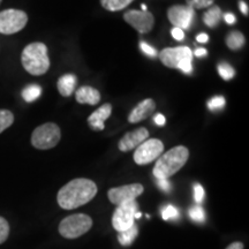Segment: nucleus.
<instances>
[{
	"mask_svg": "<svg viewBox=\"0 0 249 249\" xmlns=\"http://www.w3.org/2000/svg\"><path fill=\"white\" fill-rule=\"evenodd\" d=\"M97 185L92 180L85 178L74 179L58 192V204L65 210L76 209L91 201L97 194Z\"/></svg>",
	"mask_w": 249,
	"mask_h": 249,
	"instance_id": "f257e3e1",
	"label": "nucleus"
},
{
	"mask_svg": "<svg viewBox=\"0 0 249 249\" xmlns=\"http://www.w3.org/2000/svg\"><path fill=\"white\" fill-rule=\"evenodd\" d=\"M189 157V150L183 145H178L165 152L156 161L154 177L156 179H169L179 172Z\"/></svg>",
	"mask_w": 249,
	"mask_h": 249,
	"instance_id": "f03ea898",
	"label": "nucleus"
},
{
	"mask_svg": "<svg viewBox=\"0 0 249 249\" xmlns=\"http://www.w3.org/2000/svg\"><path fill=\"white\" fill-rule=\"evenodd\" d=\"M21 64L31 75H44L50 68L48 46L40 42L28 44L21 54Z\"/></svg>",
	"mask_w": 249,
	"mask_h": 249,
	"instance_id": "7ed1b4c3",
	"label": "nucleus"
},
{
	"mask_svg": "<svg viewBox=\"0 0 249 249\" xmlns=\"http://www.w3.org/2000/svg\"><path fill=\"white\" fill-rule=\"evenodd\" d=\"M160 59L166 67L179 70L185 74H191L193 71V52L188 46L164 49L160 53Z\"/></svg>",
	"mask_w": 249,
	"mask_h": 249,
	"instance_id": "20e7f679",
	"label": "nucleus"
},
{
	"mask_svg": "<svg viewBox=\"0 0 249 249\" xmlns=\"http://www.w3.org/2000/svg\"><path fill=\"white\" fill-rule=\"evenodd\" d=\"M92 219L86 213H74L61 220L59 233L66 239H76L91 229Z\"/></svg>",
	"mask_w": 249,
	"mask_h": 249,
	"instance_id": "39448f33",
	"label": "nucleus"
},
{
	"mask_svg": "<svg viewBox=\"0 0 249 249\" xmlns=\"http://www.w3.org/2000/svg\"><path fill=\"white\" fill-rule=\"evenodd\" d=\"M61 130L58 124L48 123L40 124L31 134V144L39 150H49L60 142Z\"/></svg>",
	"mask_w": 249,
	"mask_h": 249,
	"instance_id": "423d86ee",
	"label": "nucleus"
},
{
	"mask_svg": "<svg viewBox=\"0 0 249 249\" xmlns=\"http://www.w3.org/2000/svg\"><path fill=\"white\" fill-rule=\"evenodd\" d=\"M28 22L26 12L20 9H5L0 12V34L13 35L21 31Z\"/></svg>",
	"mask_w": 249,
	"mask_h": 249,
	"instance_id": "0eeeda50",
	"label": "nucleus"
},
{
	"mask_svg": "<svg viewBox=\"0 0 249 249\" xmlns=\"http://www.w3.org/2000/svg\"><path fill=\"white\" fill-rule=\"evenodd\" d=\"M136 211H139V205L136 201L126 202V203L117 205L113 216H112V225H113L114 230L121 232L132 227L135 224L134 214Z\"/></svg>",
	"mask_w": 249,
	"mask_h": 249,
	"instance_id": "6e6552de",
	"label": "nucleus"
},
{
	"mask_svg": "<svg viewBox=\"0 0 249 249\" xmlns=\"http://www.w3.org/2000/svg\"><path fill=\"white\" fill-rule=\"evenodd\" d=\"M164 151V144L160 140H145L134 152V161L138 165H147L160 158Z\"/></svg>",
	"mask_w": 249,
	"mask_h": 249,
	"instance_id": "1a4fd4ad",
	"label": "nucleus"
},
{
	"mask_svg": "<svg viewBox=\"0 0 249 249\" xmlns=\"http://www.w3.org/2000/svg\"><path fill=\"white\" fill-rule=\"evenodd\" d=\"M143 192H144V188L141 183H130V185L111 188L107 193V196L111 203L120 205L126 202L135 201V198L141 195Z\"/></svg>",
	"mask_w": 249,
	"mask_h": 249,
	"instance_id": "9d476101",
	"label": "nucleus"
},
{
	"mask_svg": "<svg viewBox=\"0 0 249 249\" xmlns=\"http://www.w3.org/2000/svg\"><path fill=\"white\" fill-rule=\"evenodd\" d=\"M195 18V11L187 5H173L167 9V18L174 27L189 29Z\"/></svg>",
	"mask_w": 249,
	"mask_h": 249,
	"instance_id": "9b49d317",
	"label": "nucleus"
},
{
	"mask_svg": "<svg viewBox=\"0 0 249 249\" xmlns=\"http://www.w3.org/2000/svg\"><path fill=\"white\" fill-rule=\"evenodd\" d=\"M124 20L133 27L134 29L138 30L140 34H148L152 30L155 24L154 15L149 12L136 11V9H130L124 14Z\"/></svg>",
	"mask_w": 249,
	"mask_h": 249,
	"instance_id": "f8f14e48",
	"label": "nucleus"
},
{
	"mask_svg": "<svg viewBox=\"0 0 249 249\" xmlns=\"http://www.w3.org/2000/svg\"><path fill=\"white\" fill-rule=\"evenodd\" d=\"M149 138V132L144 127H140L138 129H134L132 132L126 133L121 138V140L118 143L119 150L123 152H127L133 150V149L138 148L140 144H142L145 140Z\"/></svg>",
	"mask_w": 249,
	"mask_h": 249,
	"instance_id": "ddd939ff",
	"label": "nucleus"
},
{
	"mask_svg": "<svg viewBox=\"0 0 249 249\" xmlns=\"http://www.w3.org/2000/svg\"><path fill=\"white\" fill-rule=\"evenodd\" d=\"M156 104L151 98H147L144 101L140 102L128 116V121L130 124H138L145 120L148 117H150L152 112L155 111Z\"/></svg>",
	"mask_w": 249,
	"mask_h": 249,
	"instance_id": "4468645a",
	"label": "nucleus"
},
{
	"mask_svg": "<svg viewBox=\"0 0 249 249\" xmlns=\"http://www.w3.org/2000/svg\"><path fill=\"white\" fill-rule=\"evenodd\" d=\"M112 113V105L104 104L102 105L98 110H96L93 113L90 114L88 118V124L91 126L92 129L95 130H103L104 129V123L110 118Z\"/></svg>",
	"mask_w": 249,
	"mask_h": 249,
	"instance_id": "2eb2a0df",
	"label": "nucleus"
},
{
	"mask_svg": "<svg viewBox=\"0 0 249 249\" xmlns=\"http://www.w3.org/2000/svg\"><path fill=\"white\" fill-rule=\"evenodd\" d=\"M75 99L80 104L97 105L101 101V93L92 87H81L76 90Z\"/></svg>",
	"mask_w": 249,
	"mask_h": 249,
	"instance_id": "dca6fc26",
	"label": "nucleus"
},
{
	"mask_svg": "<svg viewBox=\"0 0 249 249\" xmlns=\"http://www.w3.org/2000/svg\"><path fill=\"white\" fill-rule=\"evenodd\" d=\"M76 86V76L73 74H65L61 77H59L57 82L58 91L64 97H70L74 92Z\"/></svg>",
	"mask_w": 249,
	"mask_h": 249,
	"instance_id": "f3484780",
	"label": "nucleus"
},
{
	"mask_svg": "<svg viewBox=\"0 0 249 249\" xmlns=\"http://www.w3.org/2000/svg\"><path fill=\"white\" fill-rule=\"evenodd\" d=\"M222 9L218 6H211L203 14V22L211 29H213L219 24L220 20H222Z\"/></svg>",
	"mask_w": 249,
	"mask_h": 249,
	"instance_id": "a211bd4d",
	"label": "nucleus"
},
{
	"mask_svg": "<svg viewBox=\"0 0 249 249\" xmlns=\"http://www.w3.org/2000/svg\"><path fill=\"white\" fill-rule=\"evenodd\" d=\"M139 233V227L136 224H134L132 227H129L126 231L118 232V241L121 246H130L136 239Z\"/></svg>",
	"mask_w": 249,
	"mask_h": 249,
	"instance_id": "6ab92c4d",
	"label": "nucleus"
},
{
	"mask_svg": "<svg viewBox=\"0 0 249 249\" xmlns=\"http://www.w3.org/2000/svg\"><path fill=\"white\" fill-rule=\"evenodd\" d=\"M245 42L246 39L244 34H241L240 31H231L229 34V36L226 37L227 48L232 50V51L240 50L245 45Z\"/></svg>",
	"mask_w": 249,
	"mask_h": 249,
	"instance_id": "aec40b11",
	"label": "nucleus"
},
{
	"mask_svg": "<svg viewBox=\"0 0 249 249\" xmlns=\"http://www.w3.org/2000/svg\"><path fill=\"white\" fill-rule=\"evenodd\" d=\"M134 0H101L103 8L110 12H118L126 8L127 6L132 4Z\"/></svg>",
	"mask_w": 249,
	"mask_h": 249,
	"instance_id": "412c9836",
	"label": "nucleus"
},
{
	"mask_svg": "<svg viewBox=\"0 0 249 249\" xmlns=\"http://www.w3.org/2000/svg\"><path fill=\"white\" fill-rule=\"evenodd\" d=\"M42 95V88L37 85H30L26 87L22 91V97L27 103L36 101Z\"/></svg>",
	"mask_w": 249,
	"mask_h": 249,
	"instance_id": "4be33fe9",
	"label": "nucleus"
},
{
	"mask_svg": "<svg viewBox=\"0 0 249 249\" xmlns=\"http://www.w3.org/2000/svg\"><path fill=\"white\" fill-rule=\"evenodd\" d=\"M14 123V116L9 110H0V134L12 126Z\"/></svg>",
	"mask_w": 249,
	"mask_h": 249,
	"instance_id": "5701e85b",
	"label": "nucleus"
},
{
	"mask_svg": "<svg viewBox=\"0 0 249 249\" xmlns=\"http://www.w3.org/2000/svg\"><path fill=\"white\" fill-rule=\"evenodd\" d=\"M218 73H219V75L225 81L232 80L235 75L234 68H233L230 64H227V62H220V64L218 65Z\"/></svg>",
	"mask_w": 249,
	"mask_h": 249,
	"instance_id": "b1692460",
	"label": "nucleus"
},
{
	"mask_svg": "<svg viewBox=\"0 0 249 249\" xmlns=\"http://www.w3.org/2000/svg\"><path fill=\"white\" fill-rule=\"evenodd\" d=\"M188 214L189 217L192 218L193 222H196V223H203L205 220V213H204V209L200 205H194V207H192L191 209L188 211Z\"/></svg>",
	"mask_w": 249,
	"mask_h": 249,
	"instance_id": "393cba45",
	"label": "nucleus"
},
{
	"mask_svg": "<svg viewBox=\"0 0 249 249\" xmlns=\"http://www.w3.org/2000/svg\"><path fill=\"white\" fill-rule=\"evenodd\" d=\"M161 217L164 220H174L179 218V211L174 205H165L161 210Z\"/></svg>",
	"mask_w": 249,
	"mask_h": 249,
	"instance_id": "a878e982",
	"label": "nucleus"
},
{
	"mask_svg": "<svg viewBox=\"0 0 249 249\" xmlns=\"http://www.w3.org/2000/svg\"><path fill=\"white\" fill-rule=\"evenodd\" d=\"M225 104H226V101L223 96H214V97L211 98L210 101L207 103L208 108H209L210 111L222 110V108L225 107Z\"/></svg>",
	"mask_w": 249,
	"mask_h": 249,
	"instance_id": "bb28decb",
	"label": "nucleus"
},
{
	"mask_svg": "<svg viewBox=\"0 0 249 249\" xmlns=\"http://www.w3.org/2000/svg\"><path fill=\"white\" fill-rule=\"evenodd\" d=\"M214 0H186L188 7L195 9H202L211 7L213 5Z\"/></svg>",
	"mask_w": 249,
	"mask_h": 249,
	"instance_id": "cd10ccee",
	"label": "nucleus"
},
{
	"mask_svg": "<svg viewBox=\"0 0 249 249\" xmlns=\"http://www.w3.org/2000/svg\"><path fill=\"white\" fill-rule=\"evenodd\" d=\"M9 235V224L5 218L0 217V245L7 240Z\"/></svg>",
	"mask_w": 249,
	"mask_h": 249,
	"instance_id": "c85d7f7f",
	"label": "nucleus"
},
{
	"mask_svg": "<svg viewBox=\"0 0 249 249\" xmlns=\"http://www.w3.org/2000/svg\"><path fill=\"white\" fill-rule=\"evenodd\" d=\"M140 49H141V51L143 52V53L147 54L148 57L156 58L158 55V52L156 51V49L152 48L151 45H149L148 43H145V42L140 43Z\"/></svg>",
	"mask_w": 249,
	"mask_h": 249,
	"instance_id": "c756f323",
	"label": "nucleus"
},
{
	"mask_svg": "<svg viewBox=\"0 0 249 249\" xmlns=\"http://www.w3.org/2000/svg\"><path fill=\"white\" fill-rule=\"evenodd\" d=\"M204 189L200 183H195L194 185V200L197 204H200L204 200Z\"/></svg>",
	"mask_w": 249,
	"mask_h": 249,
	"instance_id": "7c9ffc66",
	"label": "nucleus"
},
{
	"mask_svg": "<svg viewBox=\"0 0 249 249\" xmlns=\"http://www.w3.org/2000/svg\"><path fill=\"white\" fill-rule=\"evenodd\" d=\"M157 185L161 189V191L165 193H169L171 191V188H172L169 179H157Z\"/></svg>",
	"mask_w": 249,
	"mask_h": 249,
	"instance_id": "2f4dec72",
	"label": "nucleus"
},
{
	"mask_svg": "<svg viewBox=\"0 0 249 249\" xmlns=\"http://www.w3.org/2000/svg\"><path fill=\"white\" fill-rule=\"evenodd\" d=\"M171 34H172V37L177 40H182L185 38V34H183V30L180 29V28L174 27L172 30H171Z\"/></svg>",
	"mask_w": 249,
	"mask_h": 249,
	"instance_id": "473e14b6",
	"label": "nucleus"
},
{
	"mask_svg": "<svg viewBox=\"0 0 249 249\" xmlns=\"http://www.w3.org/2000/svg\"><path fill=\"white\" fill-rule=\"evenodd\" d=\"M154 121L156 124H158V126H164L165 123H166V119H165V117L163 116V114L158 113L154 117Z\"/></svg>",
	"mask_w": 249,
	"mask_h": 249,
	"instance_id": "72a5a7b5",
	"label": "nucleus"
},
{
	"mask_svg": "<svg viewBox=\"0 0 249 249\" xmlns=\"http://www.w3.org/2000/svg\"><path fill=\"white\" fill-rule=\"evenodd\" d=\"M224 20H225V22L229 23V24H234L236 22L235 15H233L232 13L224 14Z\"/></svg>",
	"mask_w": 249,
	"mask_h": 249,
	"instance_id": "f704fd0d",
	"label": "nucleus"
},
{
	"mask_svg": "<svg viewBox=\"0 0 249 249\" xmlns=\"http://www.w3.org/2000/svg\"><path fill=\"white\" fill-rule=\"evenodd\" d=\"M244 248H245V246L240 241L233 242V244H231V245L227 246V247H226V249H244Z\"/></svg>",
	"mask_w": 249,
	"mask_h": 249,
	"instance_id": "c9c22d12",
	"label": "nucleus"
},
{
	"mask_svg": "<svg viewBox=\"0 0 249 249\" xmlns=\"http://www.w3.org/2000/svg\"><path fill=\"white\" fill-rule=\"evenodd\" d=\"M196 39H197V42L200 43H207L208 40H209V36H208L205 33H202V34H198L197 37H196Z\"/></svg>",
	"mask_w": 249,
	"mask_h": 249,
	"instance_id": "e433bc0d",
	"label": "nucleus"
},
{
	"mask_svg": "<svg viewBox=\"0 0 249 249\" xmlns=\"http://www.w3.org/2000/svg\"><path fill=\"white\" fill-rule=\"evenodd\" d=\"M239 8H240V11L242 12V14L248 15V5L246 4L245 1H242V0H240V1H239Z\"/></svg>",
	"mask_w": 249,
	"mask_h": 249,
	"instance_id": "4c0bfd02",
	"label": "nucleus"
},
{
	"mask_svg": "<svg viewBox=\"0 0 249 249\" xmlns=\"http://www.w3.org/2000/svg\"><path fill=\"white\" fill-rule=\"evenodd\" d=\"M194 54L196 55V57L202 58V57H205V55L208 54V52H207V50H205V49L201 48V49H197V50H196V51L194 52Z\"/></svg>",
	"mask_w": 249,
	"mask_h": 249,
	"instance_id": "58836bf2",
	"label": "nucleus"
},
{
	"mask_svg": "<svg viewBox=\"0 0 249 249\" xmlns=\"http://www.w3.org/2000/svg\"><path fill=\"white\" fill-rule=\"evenodd\" d=\"M141 216H142V213H140V211H136L135 214H134V217H135V219H138V218H140Z\"/></svg>",
	"mask_w": 249,
	"mask_h": 249,
	"instance_id": "ea45409f",
	"label": "nucleus"
},
{
	"mask_svg": "<svg viewBox=\"0 0 249 249\" xmlns=\"http://www.w3.org/2000/svg\"><path fill=\"white\" fill-rule=\"evenodd\" d=\"M141 7H142V11H143V12H147V6H145V5H142Z\"/></svg>",
	"mask_w": 249,
	"mask_h": 249,
	"instance_id": "a19ab883",
	"label": "nucleus"
},
{
	"mask_svg": "<svg viewBox=\"0 0 249 249\" xmlns=\"http://www.w3.org/2000/svg\"><path fill=\"white\" fill-rule=\"evenodd\" d=\"M1 1H2V0H0V4H1Z\"/></svg>",
	"mask_w": 249,
	"mask_h": 249,
	"instance_id": "79ce46f5",
	"label": "nucleus"
}]
</instances>
